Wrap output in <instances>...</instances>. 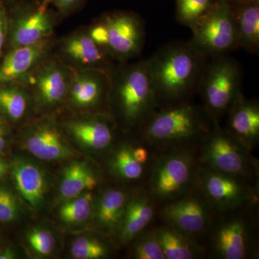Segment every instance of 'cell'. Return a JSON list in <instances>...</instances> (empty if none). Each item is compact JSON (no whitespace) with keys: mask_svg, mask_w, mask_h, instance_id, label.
I'll return each mask as SVG.
<instances>
[{"mask_svg":"<svg viewBox=\"0 0 259 259\" xmlns=\"http://www.w3.org/2000/svg\"><path fill=\"white\" fill-rule=\"evenodd\" d=\"M10 134H11V127L10 122L0 116V152L4 151L8 145Z\"/></svg>","mask_w":259,"mask_h":259,"instance_id":"cell-37","label":"cell"},{"mask_svg":"<svg viewBox=\"0 0 259 259\" xmlns=\"http://www.w3.org/2000/svg\"><path fill=\"white\" fill-rule=\"evenodd\" d=\"M228 112L227 131L244 146L256 141L259 136V107L256 102L246 100L241 95Z\"/></svg>","mask_w":259,"mask_h":259,"instance_id":"cell-18","label":"cell"},{"mask_svg":"<svg viewBox=\"0 0 259 259\" xmlns=\"http://www.w3.org/2000/svg\"><path fill=\"white\" fill-rule=\"evenodd\" d=\"M54 35L5 52L0 62V84L21 82L54 54Z\"/></svg>","mask_w":259,"mask_h":259,"instance_id":"cell-14","label":"cell"},{"mask_svg":"<svg viewBox=\"0 0 259 259\" xmlns=\"http://www.w3.org/2000/svg\"><path fill=\"white\" fill-rule=\"evenodd\" d=\"M13 182L22 198L33 209L41 206L47 192V180L40 167L18 159L11 168Z\"/></svg>","mask_w":259,"mask_h":259,"instance_id":"cell-17","label":"cell"},{"mask_svg":"<svg viewBox=\"0 0 259 259\" xmlns=\"http://www.w3.org/2000/svg\"><path fill=\"white\" fill-rule=\"evenodd\" d=\"M163 214L172 226L187 234L200 233L209 220L207 207L202 200L196 197L174 201L163 209Z\"/></svg>","mask_w":259,"mask_h":259,"instance_id":"cell-16","label":"cell"},{"mask_svg":"<svg viewBox=\"0 0 259 259\" xmlns=\"http://www.w3.org/2000/svg\"><path fill=\"white\" fill-rule=\"evenodd\" d=\"M231 3H255V2H259V0H228Z\"/></svg>","mask_w":259,"mask_h":259,"instance_id":"cell-42","label":"cell"},{"mask_svg":"<svg viewBox=\"0 0 259 259\" xmlns=\"http://www.w3.org/2000/svg\"><path fill=\"white\" fill-rule=\"evenodd\" d=\"M108 35L107 52L117 63L128 62L144 49L146 31L142 19L131 11L116 10L100 16Z\"/></svg>","mask_w":259,"mask_h":259,"instance_id":"cell-8","label":"cell"},{"mask_svg":"<svg viewBox=\"0 0 259 259\" xmlns=\"http://www.w3.org/2000/svg\"><path fill=\"white\" fill-rule=\"evenodd\" d=\"M192 31L189 42L206 57L228 55L238 49V29L227 0H218L212 10Z\"/></svg>","mask_w":259,"mask_h":259,"instance_id":"cell-5","label":"cell"},{"mask_svg":"<svg viewBox=\"0 0 259 259\" xmlns=\"http://www.w3.org/2000/svg\"><path fill=\"white\" fill-rule=\"evenodd\" d=\"M27 241L32 250L42 256L51 255L55 249V238L51 231L45 228L30 230L27 234Z\"/></svg>","mask_w":259,"mask_h":259,"instance_id":"cell-31","label":"cell"},{"mask_svg":"<svg viewBox=\"0 0 259 259\" xmlns=\"http://www.w3.org/2000/svg\"><path fill=\"white\" fill-rule=\"evenodd\" d=\"M73 69L53 54L21 81L32 96L40 110H54L66 102Z\"/></svg>","mask_w":259,"mask_h":259,"instance_id":"cell-7","label":"cell"},{"mask_svg":"<svg viewBox=\"0 0 259 259\" xmlns=\"http://www.w3.org/2000/svg\"><path fill=\"white\" fill-rule=\"evenodd\" d=\"M50 0L8 12V30L5 53L52 36L60 16L50 8Z\"/></svg>","mask_w":259,"mask_h":259,"instance_id":"cell-6","label":"cell"},{"mask_svg":"<svg viewBox=\"0 0 259 259\" xmlns=\"http://www.w3.org/2000/svg\"><path fill=\"white\" fill-rule=\"evenodd\" d=\"M194 165L184 153H173L161 158L156 163L150 185L153 194L162 200L179 197L193 180Z\"/></svg>","mask_w":259,"mask_h":259,"instance_id":"cell-13","label":"cell"},{"mask_svg":"<svg viewBox=\"0 0 259 259\" xmlns=\"http://www.w3.org/2000/svg\"><path fill=\"white\" fill-rule=\"evenodd\" d=\"M153 216V204L146 197H136L127 202L120 225L122 241H131L148 226Z\"/></svg>","mask_w":259,"mask_h":259,"instance_id":"cell-24","label":"cell"},{"mask_svg":"<svg viewBox=\"0 0 259 259\" xmlns=\"http://www.w3.org/2000/svg\"><path fill=\"white\" fill-rule=\"evenodd\" d=\"M88 29L90 36L93 39V41L107 52L108 35H107L106 25L102 18L100 17L97 18Z\"/></svg>","mask_w":259,"mask_h":259,"instance_id":"cell-34","label":"cell"},{"mask_svg":"<svg viewBox=\"0 0 259 259\" xmlns=\"http://www.w3.org/2000/svg\"><path fill=\"white\" fill-rule=\"evenodd\" d=\"M97 185V177L88 165L84 162L74 161L63 171L59 194L62 200H69L90 192Z\"/></svg>","mask_w":259,"mask_h":259,"instance_id":"cell-23","label":"cell"},{"mask_svg":"<svg viewBox=\"0 0 259 259\" xmlns=\"http://www.w3.org/2000/svg\"><path fill=\"white\" fill-rule=\"evenodd\" d=\"M112 166L115 173L126 180H138L144 172L143 165L136 161L133 148L128 145H124L116 151Z\"/></svg>","mask_w":259,"mask_h":259,"instance_id":"cell-29","label":"cell"},{"mask_svg":"<svg viewBox=\"0 0 259 259\" xmlns=\"http://www.w3.org/2000/svg\"><path fill=\"white\" fill-rule=\"evenodd\" d=\"M54 54L72 69L112 71L117 65L106 51L93 41L88 28L78 29L56 40Z\"/></svg>","mask_w":259,"mask_h":259,"instance_id":"cell-9","label":"cell"},{"mask_svg":"<svg viewBox=\"0 0 259 259\" xmlns=\"http://www.w3.org/2000/svg\"><path fill=\"white\" fill-rule=\"evenodd\" d=\"M218 0H176L177 21L191 30L206 16Z\"/></svg>","mask_w":259,"mask_h":259,"instance_id":"cell-27","label":"cell"},{"mask_svg":"<svg viewBox=\"0 0 259 259\" xmlns=\"http://www.w3.org/2000/svg\"><path fill=\"white\" fill-rule=\"evenodd\" d=\"M228 3L238 29V49H244L250 54H258L259 2Z\"/></svg>","mask_w":259,"mask_h":259,"instance_id":"cell-20","label":"cell"},{"mask_svg":"<svg viewBox=\"0 0 259 259\" xmlns=\"http://www.w3.org/2000/svg\"><path fill=\"white\" fill-rule=\"evenodd\" d=\"M40 1L42 0H0V3L5 7L7 12H10L17 8L37 3Z\"/></svg>","mask_w":259,"mask_h":259,"instance_id":"cell-38","label":"cell"},{"mask_svg":"<svg viewBox=\"0 0 259 259\" xmlns=\"http://www.w3.org/2000/svg\"><path fill=\"white\" fill-rule=\"evenodd\" d=\"M138 259H165L164 253L155 236L148 237L138 243L134 250Z\"/></svg>","mask_w":259,"mask_h":259,"instance_id":"cell-33","label":"cell"},{"mask_svg":"<svg viewBox=\"0 0 259 259\" xmlns=\"http://www.w3.org/2000/svg\"><path fill=\"white\" fill-rule=\"evenodd\" d=\"M34 105L31 93L24 83L0 84V115L10 123H18L26 118Z\"/></svg>","mask_w":259,"mask_h":259,"instance_id":"cell-21","label":"cell"},{"mask_svg":"<svg viewBox=\"0 0 259 259\" xmlns=\"http://www.w3.org/2000/svg\"><path fill=\"white\" fill-rule=\"evenodd\" d=\"M127 203L125 194L122 191L112 189L104 192L95 209L98 226L107 231H113L120 227Z\"/></svg>","mask_w":259,"mask_h":259,"instance_id":"cell-25","label":"cell"},{"mask_svg":"<svg viewBox=\"0 0 259 259\" xmlns=\"http://www.w3.org/2000/svg\"><path fill=\"white\" fill-rule=\"evenodd\" d=\"M110 117L101 112H89L66 121L64 127L81 146L93 151H102L113 141V123Z\"/></svg>","mask_w":259,"mask_h":259,"instance_id":"cell-15","label":"cell"},{"mask_svg":"<svg viewBox=\"0 0 259 259\" xmlns=\"http://www.w3.org/2000/svg\"><path fill=\"white\" fill-rule=\"evenodd\" d=\"M16 256L15 250L12 248H7L0 250V259H13Z\"/></svg>","mask_w":259,"mask_h":259,"instance_id":"cell-40","label":"cell"},{"mask_svg":"<svg viewBox=\"0 0 259 259\" xmlns=\"http://www.w3.org/2000/svg\"><path fill=\"white\" fill-rule=\"evenodd\" d=\"M133 153L136 161L141 163L144 164L148 161V153L147 150L143 147H139L133 149Z\"/></svg>","mask_w":259,"mask_h":259,"instance_id":"cell-39","label":"cell"},{"mask_svg":"<svg viewBox=\"0 0 259 259\" xmlns=\"http://www.w3.org/2000/svg\"><path fill=\"white\" fill-rule=\"evenodd\" d=\"M203 187L211 202L222 209L239 205L247 197L246 189L236 177L215 171L206 175Z\"/></svg>","mask_w":259,"mask_h":259,"instance_id":"cell-19","label":"cell"},{"mask_svg":"<svg viewBox=\"0 0 259 259\" xmlns=\"http://www.w3.org/2000/svg\"><path fill=\"white\" fill-rule=\"evenodd\" d=\"M109 103L127 127H141L156 111L157 101L147 59L117 63L112 71Z\"/></svg>","mask_w":259,"mask_h":259,"instance_id":"cell-2","label":"cell"},{"mask_svg":"<svg viewBox=\"0 0 259 259\" xmlns=\"http://www.w3.org/2000/svg\"><path fill=\"white\" fill-rule=\"evenodd\" d=\"M246 227L238 220L224 223L216 233L215 247L223 258H244L247 252Z\"/></svg>","mask_w":259,"mask_h":259,"instance_id":"cell-22","label":"cell"},{"mask_svg":"<svg viewBox=\"0 0 259 259\" xmlns=\"http://www.w3.org/2000/svg\"><path fill=\"white\" fill-rule=\"evenodd\" d=\"M112 71L99 69H73L65 104L76 110H88L109 102Z\"/></svg>","mask_w":259,"mask_h":259,"instance_id":"cell-11","label":"cell"},{"mask_svg":"<svg viewBox=\"0 0 259 259\" xmlns=\"http://www.w3.org/2000/svg\"><path fill=\"white\" fill-rule=\"evenodd\" d=\"M23 139L27 151L42 161H61L74 155L60 127L49 116L27 125Z\"/></svg>","mask_w":259,"mask_h":259,"instance_id":"cell-12","label":"cell"},{"mask_svg":"<svg viewBox=\"0 0 259 259\" xmlns=\"http://www.w3.org/2000/svg\"><path fill=\"white\" fill-rule=\"evenodd\" d=\"M71 253L76 259H98L106 255L107 249L95 238L80 237L73 242Z\"/></svg>","mask_w":259,"mask_h":259,"instance_id":"cell-30","label":"cell"},{"mask_svg":"<svg viewBox=\"0 0 259 259\" xmlns=\"http://www.w3.org/2000/svg\"><path fill=\"white\" fill-rule=\"evenodd\" d=\"M161 245L165 258L168 259H191L194 250L190 242L179 231L171 228H161L155 234Z\"/></svg>","mask_w":259,"mask_h":259,"instance_id":"cell-26","label":"cell"},{"mask_svg":"<svg viewBox=\"0 0 259 259\" xmlns=\"http://www.w3.org/2000/svg\"><path fill=\"white\" fill-rule=\"evenodd\" d=\"M241 66L228 55L208 58L201 78L198 91L204 109L215 121L218 116L229 111L242 95Z\"/></svg>","mask_w":259,"mask_h":259,"instance_id":"cell-4","label":"cell"},{"mask_svg":"<svg viewBox=\"0 0 259 259\" xmlns=\"http://www.w3.org/2000/svg\"><path fill=\"white\" fill-rule=\"evenodd\" d=\"M93 196L90 192L65 201L59 211L61 221L66 224H78L90 218L93 209Z\"/></svg>","mask_w":259,"mask_h":259,"instance_id":"cell-28","label":"cell"},{"mask_svg":"<svg viewBox=\"0 0 259 259\" xmlns=\"http://www.w3.org/2000/svg\"><path fill=\"white\" fill-rule=\"evenodd\" d=\"M8 30V15L7 10L0 3V61L5 54Z\"/></svg>","mask_w":259,"mask_h":259,"instance_id":"cell-36","label":"cell"},{"mask_svg":"<svg viewBox=\"0 0 259 259\" xmlns=\"http://www.w3.org/2000/svg\"><path fill=\"white\" fill-rule=\"evenodd\" d=\"M209 120L213 119L205 109L185 102L161 107L141 127L145 137L151 142L179 144L207 136L212 130Z\"/></svg>","mask_w":259,"mask_h":259,"instance_id":"cell-3","label":"cell"},{"mask_svg":"<svg viewBox=\"0 0 259 259\" xmlns=\"http://www.w3.org/2000/svg\"><path fill=\"white\" fill-rule=\"evenodd\" d=\"M9 169L10 166L8 162L4 158L0 157V180L5 177Z\"/></svg>","mask_w":259,"mask_h":259,"instance_id":"cell-41","label":"cell"},{"mask_svg":"<svg viewBox=\"0 0 259 259\" xmlns=\"http://www.w3.org/2000/svg\"><path fill=\"white\" fill-rule=\"evenodd\" d=\"M86 0H50L51 5L61 18L69 16L79 10Z\"/></svg>","mask_w":259,"mask_h":259,"instance_id":"cell-35","label":"cell"},{"mask_svg":"<svg viewBox=\"0 0 259 259\" xmlns=\"http://www.w3.org/2000/svg\"><path fill=\"white\" fill-rule=\"evenodd\" d=\"M208 58L189 42H173L147 59L158 107L188 102L197 90Z\"/></svg>","mask_w":259,"mask_h":259,"instance_id":"cell-1","label":"cell"},{"mask_svg":"<svg viewBox=\"0 0 259 259\" xmlns=\"http://www.w3.org/2000/svg\"><path fill=\"white\" fill-rule=\"evenodd\" d=\"M204 158L214 171L239 177L249 167L245 146L228 131L213 127L206 136Z\"/></svg>","mask_w":259,"mask_h":259,"instance_id":"cell-10","label":"cell"},{"mask_svg":"<svg viewBox=\"0 0 259 259\" xmlns=\"http://www.w3.org/2000/svg\"><path fill=\"white\" fill-rule=\"evenodd\" d=\"M19 215L18 201L14 194L0 187V223H10Z\"/></svg>","mask_w":259,"mask_h":259,"instance_id":"cell-32","label":"cell"}]
</instances>
